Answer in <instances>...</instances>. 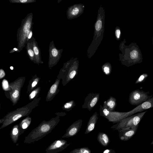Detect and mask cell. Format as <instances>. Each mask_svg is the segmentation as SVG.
Masks as SVG:
<instances>
[{
  "instance_id": "cell-1",
  "label": "cell",
  "mask_w": 153,
  "mask_h": 153,
  "mask_svg": "<svg viewBox=\"0 0 153 153\" xmlns=\"http://www.w3.org/2000/svg\"><path fill=\"white\" fill-rule=\"evenodd\" d=\"M125 39L120 44V49L122 54H120V59L122 64L127 67L141 63L142 54L139 46L135 42H132L128 45H126Z\"/></svg>"
},
{
  "instance_id": "cell-2",
  "label": "cell",
  "mask_w": 153,
  "mask_h": 153,
  "mask_svg": "<svg viewBox=\"0 0 153 153\" xmlns=\"http://www.w3.org/2000/svg\"><path fill=\"white\" fill-rule=\"evenodd\" d=\"M59 122L58 119H56L43 122L25 137L24 143L30 144L42 139L51 132Z\"/></svg>"
},
{
  "instance_id": "cell-3",
  "label": "cell",
  "mask_w": 153,
  "mask_h": 153,
  "mask_svg": "<svg viewBox=\"0 0 153 153\" xmlns=\"http://www.w3.org/2000/svg\"><path fill=\"white\" fill-rule=\"evenodd\" d=\"M33 15L31 13L28 14L22 21L20 27L17 32V48L20 52L26 45L27 35L28 31L33 28Z\"/></svg>"
},
{
  "instance_id": "cell-4",
  "label": "cell",
  "mask_w": 153,
  "mask_h": 153,
  "mask_svg": "<svg viewBox=\"0 0 153 153\" xmlns=\"http://www.w3.org/2000/svg\"><path fill=\"white\" fill-rule=\"evenodd\" d=\"M149 91L145 92L139 89L134 90L129 94V102L132 105H140L152 97V95H149Z\"/></svg>"
},
{
  "instance_id": "cell-5",
  "label": "cell",
  "mask_w": 153,
  "mask_h": 153,
  "mask_svg": "<svg viewBox=\"0 0 153 153\" xmlns=\"http://www.w3.org/2000/svg\"><path fill=\"white\" fill-rule=\"evenodd\" d=\"M147 111L137 113L126 117L120 121V127L123 129L132 128L138 125Z\"/></svg>"
},
{
  "instance_id": "cell-6",
  "label": "cell",
  "mask_w": 153,
  "mask_h": 153,
  "mask_svg": "<svg viewBox=\"0 0 153 153\" xmlns=\"http://www.w3.org/2000/svg\"><path fill=\"white\" fill-rule=\"evenodd\" d=\"M79 64L76 61L70 60L64 66L65 73V83L66 84L72 80L78 74Z\"/></svg>"
},
{
  "instance_id": "cell-7",
  "label": "cell",
  "mask_w": 153,
  "mask_h": 153,
  "mask_svg": "<svg viewBox=\"0 0 153 153\" xmlns=\"http://www.w3.org/2000/svg\"><path fill=\"white\" fill-rule=\"evenodd\" d=\"M100 114L108 120L114 119L116 121H121L127 117L126 112L110 111L104 104L103 106H100Z\"/></svg>"
},
{
  "instance_id": "cell-8",
  "label": "cell",
  "mask_w": 153,
  "mask_h": 153,
  "mask_svg": "<svg viewBox=\"0 0 153 153\" xmlns=\"http://www.w3.org/2000/svg\"><path fill=\"white\" fill-rule=\"evenodd\" d=\"M62 49H58L55 46L53 41H51L49 48V67L56 65L59 61L61 56Z\"/></svg>"
},
{
  "instance_id": "cell-9",
  "label": "cell",
  "mask_w": 153,
  "mask_h": 153,
  "mask_svg": "<svg viewBox=\"0 0 153 153\" xmlns=\"http://www.w3.org/2000/svg\"><path fill=\"white\" fill-rule=\"evenodd\" d=\"M100 95L99 94L94 92H91L88 94L85 99L82 108L87 109L89 111H91L97 103Z\"/></svg>"
},
{
  "instance_id": "cell-10",
  "label": "cell",
  "mask_w": 153,
  "mask_h": 153,
  "mask_svg": "<svg viewBox=\"0 0 153 153\" xmlns=\"http://www.w3.org/2000/svg\"><path fill=\"white\" fill-rule=\"evenodd\" d=\"M66 144L64 140H56L46 149V153H58L64 149Z\"/></svg>"
},
{
  "instance_id": "cell-11",
  "label": "cell",
  "mask_w": 153,
  "mask_h": 153,
  "mask_svg": "<svg viewBox=\"0 0 153 153\" xmlns=\"http://www.w3.org/2000/svg\"><path fill=\"white\" fill-rule=\"evenodd\" d=\"M84 7L82 4H76L69 7L67 12L68 19H72L79 16L82 12Z\"/></svg>"
},
{
  "instance_id": "cell-12",
  "label": "cell",
  "mask_w": 153,
  "mask_h": 153,
  "mask_svg": "<svg viewBox=\"0 0 153 153\" xmlns=\"http://www.w3.org/2000/svg\"><path fill=\"white\" fill-rule=\"evenodd\" d=\"M139 125L131 128L123 129V135L121 138L122 140H127L130 139L136 132Z\"/></svg>"
},
{
  "instance_id": "cell-13",
  "label": "cell",
  "mask_w": 153,
  "mask_h": 153,
  "mask_svg": "<svg viewBox=\"0 0 153 153\" xmlns=\"http://www.w3.org/2000/svg\"><path fill=\"white\" fill-rule=\"evenodd\" d=\"M32 45L33 51L35 56L36 63H42L43 62L42 61L41 52L39 47L36 39L34 37H33Z\"/></svg>"
},
{
  "instance_id": "cell-14",
  "label": "cell",
  "mask_w": 153,
  "mask_h": 153,
  "mask_svg": "<svg viewBox=\"0 0 153 153\" xmlns=\"http://www.w3.org/2000/svg\"><path fill=\"white\" fill-rule=\"evenodd\" d=\"M33 36L28 41L26 44V49L28 56L30 59L35 63H36L35 54L33 51L32 41Z\"/></svg>"
},
{
  "instance_id": "cell-15",
  "label": "cell",
  "mask_w": 153,
  "mask_h": 153,
  "mask_svg": "<svg viewBox=\"0 0 153 153\" xmlns=\"http://www.w3.org/2000/svg\"><path fill=\"white\" fill-rule=\"evenodd\" d=\"M20 131L18 125H16L11 128L10 133L12 141L14 143H16L18 141L20 135Z\"/></svg>"
},
{
  "instance_id": "cell-16",
  "label": "cell",
  "mask_w": 153,
  "mask_h": 153,
  "mask_svg": "<svg viewBox=\"0 0 153 153\" xmlns=\"http://www.w3.org/2000/svg\"><path fill=\"white\" fill-rule=\"evenodd\" d=\"M103 104L109 111H115V109L117 105L116 99L114 97L111 96L106 101H104Z\"/></svg>"
},
{
  "instance_id": "cell-17",
  "label": "cell",
  "mask_w": 153,
  "mask_h": 153,
  "mask_svg": "<svg viewBox=\"0 0 153 153\" xmlns=\"http://www.w3.org/2000/svg\"><path fill=\"white\" fill-rule=\"evenodd\" d=\"M98 118V114L97 111H95L89 119L87 127V129L89 131H91L94 129Z\"/></svg>"
},
{
  "instance_id": "cell-18",
  "label": "cell",
  "mask_w": 153,
  "mask_h": 153,
  "mask_svg": "<svg viewBox=\"0 0 153 153\" xmlns=\"http://www.w3.org/2000/svg\"><path fill=\"white\" fill-rule=\"evenodd\" d=\"M30 123V120L29 119H25L21 122L19 125L20 131V135L22 134L29 127Z\"/></svg>"
},
{
  "instance_id": "cell-19",
  "label": "cell",
  "mask_w": 153,
  "mask_h": 153,
  "mask_svg": "<svg viewBox=\"0 0 153 153\" xmlns=\"http://www.w3.org/2000/svg\"><path fill=\"white\" fill-rule=\"evenodd\" d=\"M111 66L108 63H105L102 67V70L103 73L106 75H110L111 72Z\"/></svg>"
},
{
  "instance_id": "cell-20",
  "label": "cell",
  "mask_w": 153,
  "mask_h": 153,
  "mask_svg": "<svg viewBox=\"0 0 153 153\" xmlns=\"http://www.w3.org/2000/svg\"><path fill=\"white\" fill-rule=\"evenodd\" d=\"M76 105V104L74 100H71L64 105L63 106V109L69 111L72 109Z\"/></svg>"
},
{
  "instance_id": "cell-21",
  "label": "cell",
  "mask_w": 153,
  "mask_h": 153,
  "mask_svg": "<svg viewBox=\"0 0 153 153\" xmlns=\"http://www.w3.org/2000/svg\"><path fill=\"white\" fill-rule=\"evenodd\" d=\"M9 1L11 3L26 4L35 2L36 1L35 0H9Z\"/></svg>"
},
{
  "instance_id": "cell-22",
  "label": "cell",
  "mask_w": 153,
  "mask_h": 153,
  "mask_svg": "<svg viewBox=\"0 0 153 153\" xmlns=\"http://www.w3.org/2000/svg\"><path fill=\"white\" fill-rule=\"evenodd\" d=\"M148 74L146 73H143L140 75L135 82V84L140 83L144 82L148 77Z\"/></svg>"
},
{
  "instance_id": "cell-23",
  "label": "cell",
  "mask_w": 153,
  "mask_h": 153,
  "mask_svg": "<svg viewBox=\"0 0 153 153\" xmlns=\"http://www.w3.org/2000/svg\"><path fill=\"white\" fill-rule=\"evenodd\" d=\"M76 127V126H75ZM75 127H73L71 128L67 132V134H65L64 136H63L62 137H66L67 135L72 136L74 135L77 132V128Z\"/></svg>"
},
{
  "instance_id": "cell-24",
  "label": "cell",
  "mask_w": 153,
  "mask_h": 153,
  "mask_svg": "<svg viewBox=\"0 0 153 153\" xmlns=\"http://www.w3.org/2000/svg\"><path fill=\"white\" fill-rule=\"evenodd\" d=\"M58 84L59 81H58L51 86L49 91L51 94H53L55 93L57 88Z\"/></svg>"
},
{
  "instance_id": "cell-25",
  "label": "cell",
  "mask_w": 153,
  "mask_h": 153,
  "mask_svg": "<svg viewBox=\"0 0 153 153\" xmlns=\"http://www.w3.org/2000/svg\"><path fill=\"white\" fill-rule=\"evenodd\" d=\"M115 36L117 40H119L121 37V31L119 27H117L116 28L115 31Z\"/></svg>"
},
{
  "instance_id": "cell-26",
  "label": "cell",
  "mask_w": 153,
  "mask_h": 153,
  "mask_svg": "<svg viewBox=\"0 0 153 153\" xmlns=\"http://www.w3.org/2000/svg\"><path fill=\"white\" fill-rule=\"evenodd\" d=\"M2 86L4 90H7L9 88L8 81L6 79H4L2 82Z\"/></svg>"
},
{
  "instance_id": "cell-27",
  "label": "cell",
  "mask_w": 153,
  "mask_h": 153,
  "mask_svg": "<svg viewBox=\"0 0 153 153\" xmlns=\"http://www.w3.org/2000/svg\"><path fill=\"white\" fill-rule=\"evenodd\" d=\"M19 91L17 90H16L12 93V95L13 99H16L19 97Z\"/></svg>"
},
{
  "instance_id": "cell-28",
  "label": "cell",
  "mask_w": 153,
  "mask_h": 153,
  "mask_svg": "<svg viewBox=\"0 0 153 153\" xmlns=\"http://www.w3.org/2000/svg\"><path fill=\"white\" fill-rule=\"evenodd\" d=\"M33 36V31L32 29H31L27 33V42L31 39Z\"/></svg>"
},
{
  "instance_id": "cell-29",
  "label": "cell",
  "mask_w": 153,
  "mask_h": 153,
  "mask_svg": "<svg viewBox=\"0 0 153 153\" xmlns=\"http://www.w3.org/2000/svg\"><path fill=\"white\" fill-rule=\"evenodd\" d=\"M102 139L105 143H107L108 142V138L107 135L105 134H103L102 136Z\"/></svg>"
},
{
  "instance_id": "cell-30",
  "label": "cell",
  "mask_w": 153,
  "mask_h": 153,
  "mask_svg": "<svg viewBox=\"0 0 153 153\" xmlns=\"http://www.w3.org/2000/svg\"><path fill=\"white\" fill-rule=\"evenodd\" d=\"M37 93L36 90L33 91L30 94V97L31 99L33 98L36 96Z\"/></svg>"
},
{
  "instance_id": "cell-31",
  "label": "cell",
  "mask_w": 153,
  "mask_h": 153,
  "mask_svg": "<svg viewBox=\"0 0 153 153\" xmlns=\"http://www.w3.org/2000/svg\"><path fill=\"white\" fill-rule=\"evenodd\" d=\"M15 52H16L18 53L20 52L19 50L17 48H14L10 50L9 51V53H12Z\"/></svg>"
},
{
  "instance_id": "cell-32",
  "label": "cell",
  "mask_w": 153,
  "mask_h": 153,
  "mask_svg": "<svg viewBox=\"0 0 153 153\" xmlns=\"http://www.w3.org/2000/svg\"><path fill=\"white\" fill-rule=\"evenodd\" d=\"M5 75V73L2 69H1L0 70V78L1 79L4 77Z\"/></svg>"
},
{
  "instance_id": "cell-33",
  "label": "cell",
  "mask_w": 153,
  "mask_h": 153,
  "mask_svg": "<svg viewBox=\"0 0 153 153\" xmlns=\"http://www.w3.org/2000/svg\"><path fill=\"white\" fill-rule=\"evenodd\" d=\"M80 152L81 153H89V152L88 150L83 149H81Z\"/></svg>"
},
{
  "instance_id": "cell-34",
  "label": "cell",
  "mask_w": 153,
  "mask_h": 153,
  "mask_svg": "<svg viewBox=\"0 0 153 153\" xmlns=\"http://www.w3.org/2000/svg\"><path fill=\"white\" fill-rule=\"evenodd\" d=\"M37 83V82L36 81H33L32 84V87H35Z\"/></svg>"
},
{
  "instance_id": "cell-35",
  "label": "cell",
  "mask_w": 153,
  "mask_h": 153,
  "mask_svg": "<svg viewBox=\"0 0 153 153\" xmlns=\"http://www.w3.org/2000/svg\"><path fill=\"white\" fill-rule=\"evenodd\" d=\"M109 151L108 149L104 151L103 152V153H108L109 152Z\"/></svg>"
},
{
  "instance_id": "cell-36",
  "label": "cell",
  "mask_w": 153,
  "mask_h": 153,
  "mask_svg": "<svg viewBox=\"0 0 153 153\" xmlns=\"http://www.w3.org/2000/svg\"><path fill=\"white\" fill-rule=\"evenodd\" d=\"M10 68L11 70H13V66H11L10 67Z\"/></svg>"
},
{
  "instance_id": "cell-37",
  "label": "cell",
  "mask_w": 153,
  "mask_h": 153,
  "mask_svg": "<svg viewBox=\"0 0 153 153\" xmlns=\"http://www.w3.org/2000/svg\"><path fill=\"white\" fill-rule=\"evenodd\" d=\"M151 144L153 145V140L152 141V142L151 143Z\"/></svg>"
},
{
  "instance_id": "cell-38",
  "label": "cell",
  "mask_w": 153,
  "mask_h": 153,
  "mask_svg": "<svg viewBox=\"0 0 153 153\" xmlns=\"http://www.w3.org/2000/svg\"><path fill=\"white\" fill-rule=\"evenodd\" d=\"M152 42H153V37L152 38Z\"/></svg>"
},
{
  "instance_id": "cell-39",
  "label": "cell",
  "mask_w": 153,
  "mask_h": 153,
  "mask_svg": "<svg viewBox=\"0 0 153 153\" xmlns=\"http://www.w3.org/2000/svg\"></svg>"
}]
</instances>
